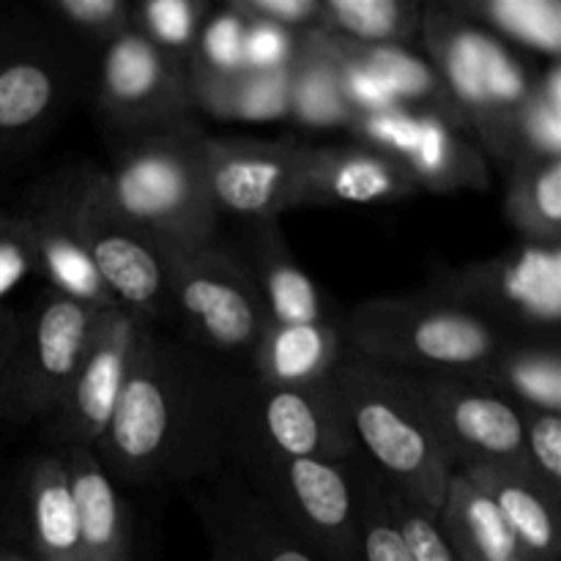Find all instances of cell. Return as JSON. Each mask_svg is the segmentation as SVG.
<instances>
[{
  "mask_svg": "<svg viewBox=\"0 0 561 561\" xmlns=\"http://www.w3.org/2000/svg\"><path fill=\"white\" fill-rule=\"evenodd\" d=\"M164 323L211 365L250 367L268 316L239 255L211 241L173 257Z\"/></svg>",
  "mask_w": 561,
  "mask_h": 561,
  "instance_id": "cell-7",
  "label": "cell"
},
{
  "mask_svg": "<svg viewBox=\"0 0 561 561\" xmlns=\"http://www.w3.org/2000/svg\"><path fill=\"white\" fill-rule=\"evenodd\" d=\"M420 0H321L323 31L367 47H411L420 38Z\"/></svg>",
  "mask_w": 561,
  "mask_h": 561,
  "instance_id": "cell-32",
  "label": "cell"
},
{
  "mask_svg": "<svg viewBox=\"0 0 561 561\" xmlns=\"http://www.w3.org/2000/svg\"><path fill=\"white\" fill-rule=\"evenodd\" d=\"M348 466L354 480L359 561H414L387 504L383 477L367 463L362 453L354 455Z\"/></svg>",
  "mask_w": 561,
  "mask_h": 561,
  "instance_id": "cell-34",
  "label": "cell"
},
{
  "mask_svg": "<svg viewBox=\"0 0 561 561\" xmlns=\"http://www.w3.org/2000/svg\"><path fill=\"white\" fill-rule=\"evenodd\" d=\"M96 113L126 137L186 124L195 110L190 71L142 38L135 27L102 47L91 75Z\"/></svg>",
  "mask_w": 561,
  "mask_h": 561,
  "instance_id": "cell-13",
  "label": "cell"
},
{
  "mask_svg": "<svg viewBox=\"0 0 561 561\" xmlns=\"http://www.w3.org/2000/svg\"><path fill=\"white\" fill-rule=\"evenodd\" d=\"M453 14L524 49L559 60L561 3L559 0H442Z\"/></svg>",
  "mask_w": 561,
  "mask_h": 561,
  "instance_id": "cell-30",
  "label": "cell"
},
{
  "mask_svg": "<svg viewBox=\"0 0 561 561\" xmlns=\"http://www.w3.org/2000/svg\"><path fill=\"white\" fill-rule=\"evenodd\" d=\"M195 110L222 121L288 118V71H239L228 77H192Z\"/></svg>",
  "mask_w": 561,
  "mask_h": 561,
  "instance_id": "cell-29",
  "label": "cell"
},
{
  "mask_svg": "<svg viewBox=\"0 0 561 561\" xmlns=\"http://www.w3.org/2000/svg\"><path fill=\"white\" fill-rule=\"evenodd\" d=\"M299 33L266 22H247L244 66L247 71H288L299 53Z\"/></svg>",
  "mask_w": 561,
  "mask_h": 561,
  "instance_id": "cell-41",
  "label": "cell"
},
{
  "mask_svg": "<svg viewBox=\"0 0 561 561\" xmlns=\"http://www.w3.org/2000/svg\"><path fill=\"white\" fill-rule=\"evenodd\" d=\"M211 403L228 447H250L283 458L345 463L359 447L334 381L279 387L247 367L211 365Z\"/></svg>",
  "mask_w": 561,
  "mask_h": 561,
  "instance_id": "cell-5",
  "label": "cell"
},
{
  "mask_svg": "<svg viewBox=\"0 0 561 561\" xmlns=\"http://www.w3.org/2000/svg\"><path fill=\"white\" fill-rule=\"evenodd\" d=\"M340 318L316 323H268L247 370L279 387L329 381L345 351Z\"/></svg>",
  "mask_w": 561,
  "mask_h": 561,
  "instance_id": "cell-25",
  "label": "cell"
},
{
  "mask_svg": "<svg viewBox=\"0 0 561 561\" xmlns=\"http://www.w3.org/2000/svg\"><path fill=\"white\" fill-rule=\"evenodd\" d=\"M75 225L82 247L115 305L146 323L168 321L173 257L168 247L115 211L102 186V170L77 168Z\"/></svg>",
  "mask_w": 561,
  "mask_h": 561,
  "instance_id": "cell-12",
  "label": "cell"
},
{
  "mask_svg": "<svg viewBox=\"0 0 561 561\" xmlns=\"http://www.w3.org/2000/svg\"><path fill=\"white\" fill-rule=\"evenodd\" d=\"M507 561H540V559H531V557H526V553H518V557H513V559H507Z\"/></svg>",
  "mask_w": 561,
  "mask_h": 561,
  "instance_id": "cell-45",
  "label": "cell"
},
{
  "mask_svg": "<svg viewBox=\"0 0 561 561\" xmlns=\"http://www.w3.org/2000/svg\"><path fill=\"white\" fill-rule=\"evenodd\" d=\"M332 381L367 463L394 491L438 518L455 463L411 376L343 351Z\"/></svg>",
  "mask_w": 561,
  "mask_h": 561,
  "instance_id": "cell-2",
  "label": "cell"
},
{
  "mask_svg": "<svg viewBox=\"0 0 561 561\" xmlns=\"http://www.w3.org/2000/svg\"><path fill=\"white\" fill-rule=\"evenodd\" d=\"M561 159V64L551 60L531 77V88L504 135L502 164Z\"/></svg>",
  "mask_w": 561,
  "mask_h": 561,
  "instance_id": "cell-31",
  "label": "cell"
},
{
  "mask_svg": "<svg viewBox=\"0 0 561 561\" xmlns=\"http://www.w3.org/2000/svg\"><path fill=\"white\" fill-rule=\"evenodd\" d=\"M208 561H219V559H214V557H208Z\"/></svg>",
  "mask_w": 561,
  "mask_h": 561,
  "instance_id": "cell-47",
  "label": "cell"
},
{
  "mask_svg": "<svg viewBox=\"0 0 561 561\" xmlns=\"http://www.w3.org/2000/svg\"><path fill=\"white\" fill-rule=\"evenodd\" d=\"M340 332L348 354L405 376H482L513 337L427 288L359 301Z\"/></svg>",
  "mask_w": 561,
  "mask_h": 561,
  "instance_id": "cell-3",
  "label": "cell"
},
{
  "mask_svg": "<svg viewBox=\"0 0 561 561\" xmlns=\"http://www.w3.org/2000/svg\"><path fill=\"white\" fill-rule=\"evenodd\" d=\"M485 378L524 411L561 414V351L551 337H510Z\"/></svg>",
  "mask_w": 561,
  "mask_h": 561,
  "instance_id": "cell-28",
  "label": "cell"
},
{
  "mask_svg": "<svg viewBox=\"0 0 561 561\" xmlns=\"http://www.w3.org/2000/svg\"><path fill=\"white\" fill-rule=\"evenodd\" d=\"M20 327H22V312L9 305L0 307V381H3L5 376V367H9L16 337H20Z\"/></svg>",
  "mask_w": 561,
  "mask_h": 561,
  "instance_id": "cell-43",
  "label": "cell"
},
{
  "mask_svg": "<svg viewBox=\"0 0 561 561\" xmlns=\"http://www.w3.org/2000/svg\"><path fill=\"white\" fill-rule=\"evenodd\" d=\"M69 474L71 496L80 524L82 559L85 561H135L129 507L118 485L104 471L96 449L58 447Z\"/></svg>",
  "mask_w": 561,
  "mask_h": 561,
  "instance_id": "cell-23",
  "label": "cell"
},
{
  "mask_svg": "<svg viewBox=\"0 0 561 561\" xmlns=\"http://www.w3.org/2000/svg\"><path fill=\"white\" fill-rule=\"evenodd\" d=\"M225 463L327 561H359L351 466L228 447Z\"/></svg>",
  "mask_w": 561,
  "mask_h": 561,
  "instance_id": "cell-10",
  "label": "cell"
},
{
  "mask_svg": "<svg viewBox=\"0 0 561 561\" xmlns=\"http://www.w3.org/2000/svg\"><path fill=\"white\" fill-rule=\"evenodd\" d=\"M383 493H387V504L392 510V518L398 524L400 535H403L405 546H409L411 559L414 561H458L453 548L444 540L442 529H438L436 518L416 507L414 502L394 491L387 480H383Z\"/></svg>",
  "mask_w": 561,
  "mask_h": 561,
  "instance_id": "cell-39",
  "label": "cell"
},
{
  "mask_svg": "<svg viewBox=\"0 0 561 561\" xmlns=\"http://www.w3.org/2000/svg\"><path fill=\"white\" fill-rule=\"evenodd\" d=\"M348 135L400 164L420 192L453 195L460 190H488L491 170L471 135L431 113L394 107L356 115Z\"/></svg>",
  "mask_w": 561,
  "mask_h": 561,
  "instance_id": "cell-15",
  "label": "cell"
},
{
  "mask_svg": "<svg viewBox=\"0 0 561 561\" xmlns=\"http://www.w3.org/2000/svg\"><path fill=\"white\" fill-rule=\"evenodd\" d=\"M47 14L71 38L107 47L131 27V3L126 0H47Z\"/></svg>",
  "mask_w": 561,
  "mask_h": 561,
  "instance_id": "cell-37",
  "label": "cell"
},
{
  "mask_svg": "<svg viewBox=\"0 0 561 561\" xmlns=\"http://www.w3.org/2000/svg\"><path fill=\"white\" fill-rule=\"evenodd\" d=\"M255 285L268 323H316L340 318L321 285L299 266L285 244L277 219L250 225L247 247L239 255Z\"/></svg>",
  "mask_w": 561,
  "mask_h": 561,
  "instance_id": "cell-22",
  "label": "cell"
},
{
  "mask_svg": "<svg viewBox=\"0 0 561 561\" xmlns=\"http://www.w3.org/2000/svg\"><path fill=\"white\" fill-rule=\"evenodd\" d=\"M455 469H526L524 409L480 376H411ZM529 471V469H526Z\"/></svg>",
  "mask_w": 561,
  "mask_h": 561,
  "instance_id": "cell-14",
  "label": "cell"
},
{
  "mask_svg": "<svg viewBox=\"0 0 561 561\" xmlns=\"http://www.w3.org/2000/svg\"><path fill=\"white\" fill-rule=\"evenodd\" d=\"M5 217H9V211H5V208H0V225L5 222Z\"/></svg>",
  "mask_w": 561,
  "mask_h": 561,
  "instance_id": "cell-46",
  "label": "cell"
},
{
  "mask_svg": "<svg viewBox=\"0 0 561 561\" xmlns=\"http://www.w3.org/2000/svg\"><path fill=\"white\" fill-rule=\"evenodd\" d=\"M458 561H507L524 553L491 499L455 469L436 518Z\"/></svg>",
  "mask_w": 561,
  "mask_h": 561,
  "instance_id": "cell-27",
  "label": "cell"
},
{
  "mask_svg": "<svg viewBox=\"0 0 561 561\" xmlns=\"http://www.w3.org/2000/svg\"><path fill=\"white\" fill-rule=\"evenodd\" d=\"M208 14L211 5L206 0H140L131 3V27L164 55L190 66Z\"/></svg>",
  "mask_w": 561,
  "mask_h": 561,
  "instance_id": "cell-35",
  "label": "cell"
},
{
  "mask_svg": "<svg viewBox=\"0 0 561 561\" xmlns=\"http://www.w3.org/2000/svg\"><path fill=\"white\" fill-rule=\"evenodd\" d=\"M458 471L491 499L526 557L561 561V499L546 491L526 469L463 466Z\"/></svg>",
  "mask_w": 561,
  "mask_h": 561,
  "instance_id": "cell-24",
  "label": "cell"
},
{
  "mask_svg": "<svg viewBox=\"0 0 561 561\" xmlns=\"http://www.w3.org/2000/svg\"><path fill=\"white\" fill-rule=\"evenodd\" d=\"M219 561H327L222 460L181 488Z\"/></svg>",
  "mask_w": 561,
  "mask_h": 561,
  "instance_id": "cell-17",
  "label": "cell"
},
{
  "mask_svg": "<svg viewBox=\"0 0 561 561\" xmlns=\"http://www.w3.org/2000/svg\"><path fill=\"white\" fill-rule=\"evenodd\" d=\"M524 449L529 474L561 499V414L524 411Z\"/></svg>",
  "mask_w": 561,
  "mask_h": 561,
  "instance_id": "cell-38",
  "label": "cell"
},
{
  "mask_svg": "<svg viewBox=\"0 0 561 561\" xmlns=\"http://www.w3.org/2000/svg\"><path fill=\"white\" fill-rule=\"evenodd\" d=\"M427 290L477 312L513 337L559 340V244L518 241L488 261L436 268Z\"/></svg>",
  "mask_w": 561,
  "mask_h": 561,
  "instance_id": "cell-9",
  "label": "cell"
},
{
  "mask_svg": "<svg viewBox=\"0 0 561 561\" xmlns=\"http://www.w3.org/2000/svg\"><path fill=\"white\" fill-rule=\"evenodd\" d=\"M203 137L206 131L192 121L126 137L110 170H102L115 211L175 255L211 244L217 233L219 217L203 186Z\"/></svg>",
  "mask_w": 561,
  "mask_h": 561,
  "instance_id": "cell-4",
  "label": "cell"
},
{
  "mask_svg": "<svg viewBox=\"0 0 561 561\" xmlns=\"http://www.w3.org/2000/svg\"><path fill=\"white\" fill-rule=\"evenodd\" d=\"M36 272L31 236L20 214H9L0 225V307H5V296L14 294L31 274Z\"/></svg>",
  "mask_w": 561,
  "mask_h": 561,
  "instance_id": "cell-42",
  "label": "cell"
},
{
  "mask_svg": "<svg viewBox=\"0 0 561 561\" xmlns=\"http://www.w3.org/2000/svg\"><path fill=\"white\" fill-rule=\"evenodd\" d=\"M288 118L307 131H348L354 121L323 27L301 33L299 53L288 66Z\"/></svg>",
  "mask_w": 561,
  "mask_h": 561,
  "instance_id": "cell-26",
  "label": "cell"
},
{
  "mask_svg": "<svg viewBox=\"0 0 561 561\" xmlns=\"http://www.w3.org/2000/svg\"><path fill=\"white\" fill-rule=\"evenodd\" d=\"M504 214L531 244L561 241V159L524 162L510 168Z\"/></svg>",
  "mask_w": 561,
  "mask_h": 561,
  "instance_id": "cell-33",
  "label": "cell"
},
{
  "mask_svg": "<svg viewBox=\"0 0 561 561\" xmlns=\"http://www.w3.org/2000/svg\"><path fill=\"white\" fill-rule=\"evenodd\" d=\"M247 22L228 3L206 16L186 71L192 77H228L247 71L244 66Z\"/></svg>",
  "mask_w": 561,
  "mask_h": 561,
  "instance_id": "cell-36",
  "label": "cell"
},
{
  "mask_svg": "<svg viewBox=\"0 0 561 561\" xmlns=\"http://www.w3.org/2000/svg\"><path fill=\"white\" fill-rule=\"evenodd\" d=\"M75 170H60L33 186L20 217L31 236L36 272L49 290L96 310H115V299L99 279L75 225Z\"/></svg>",
  "mask_w": 561,
  "mask_h": 561,
  "instance_id": "cell-19",
  "label": "cell"
},
{
  "mask_svg": "<svg viewBox=\"0 0 561 561\" xmlns=\"http://www.w3.org/2000/svg\"><path fill=\"white\" fill-rule=\"evenodd\" d=\"M420 38L480 151L502 162L504 135L531 88V71L499 38L444 3L422 5Z\"/></svg>",
  "mask_w": 561,
  "mask_h": 561,
  "instance_id": "cell-8",
  "label": "cell"
},
{
  "mask_svg": "<svg viewBox=\"0 0 561 561\" xmlns=\"http://www.w3.org/2000/svg\"><path fill=\"white\" fill-rule=\"evenodd\" d=\"M228 5L244 22H266L299 36L323 27L321 0H228Z\"/></svg>",
  "mask_w": 561,
  "mask_h": 561,
  "instance_id": "cell-40",
  "label": "cell"
},
{
  "mask_svg": "<svg viewBox=\"0 0 561 561\" xmlns=\"http://www.w3.org/2000/svg\"><path fill=\"white\" fill-rule=\"evenodd\" d=\"M0 561H33V559L5 537V540H0Z\"/></svg>",
  "mask_w": 561,
  "mask_h": 561,
  "instance_id": "cell-44",
  "label": "cell"
},
{
  "mask_svg": "<svg viewBox=\"0 0 561 561\" xmlns=\"http://www.w3.org/2000/svg\"><path fill=\"white\" fill-rule=\"evenodd\" d=\"M420 195L411 175L370 146L310 148L296 186V206H373Z\"/></svg>",
  "mask_w": 561,
  "mask_h": 561,
  "instance_id": "cell-21",
  "label": "cell"
},
{
  "mask_svg": "<svg viewBox=\"0 0 561 561\" xmlns=\"http://www.w3.org/2000/svg\"><path fill=\"white\" fill-rule=\"evenodd\" d=\"M93 449L115 485L184 488L222 466L211 362L146 323L113 420Z\"/></svg>",
  "mask_w": 561,
  "mask_h": 561,
  "instance_id": "cell-1",
  "label": "cell"
},
{
  "mask_svg": "<svg viewBox=\"0 0 561 561\" xmlns=\"http://www.w3.org/2000/svg\"><path fill=\"white\" fill-rule=\"evenodd\" d=\"M310 146L294 137H203V186L214 211L257 225L294 208Z\"/></svg>",
  "mask_w": 561,
  "mask_h": 561,
  "instance_id": "cell-16",
  "label": "cell"
},
{
  "mask_svg": "<svg viewBox=\"0 0 561 561\" xmlns=\"http://www.w3.org/2000/svg\"><path fill=\"white\" fill-rule=\"evenodd\" d=\"M82 82L77 38L53 20H0V162L38 146L69 113Z\"/></svg>",
  "mask_w": 561,
  "mask_h": 561,
  "instance_id": "cell-6",
  "label": "cell"
},
{
  "mask_svg": "<svg viewBox=\"0 0 561 561\" xmlns=\"http://www.w3.org/2000/svg\"><path fill=\"white\" fill-rule=\"evenodd\" d=\"M9 540L33 561H85L75 496L60 449L36 455L22 469L11 502Z\"/></svg>",
  "mask_w": 561,
  "mask_h": 561,
  "instance_id": "cell-20",
  "label": "cell"
},
{
  "mask_svg": "<svg viewBox=\"0 0 561 561\" xmlns=\"http://www.w3.org/2000/svg\"><path fill=\"white\" fill-rule=\"evenodd\" d=\"M102 312L49 288L22 312L20 337L0 381V420L25 425L58 411Z\"/></svg>",
  "mask_w": 561,
  "mask_h": 561,
  "instance_id": "cell-11",
  "label": "cell"
},
{
  "mask_svg": "<svg viewBox=\"0 0 561 561\" xmlns=\"http://www.w3.org/2000/svg\"><path fill=\"white\" fill-rule=\"evenodd\" d=\"M142 327L146 321L124 307L99 316L80 370L71 378L58 411L47 420L58 447H96L126 387Z\"/></svg>",
  "mask_w": 561,
  "mask_h": 561,
  "instance_id": "cell-18",
  "label": "cell"
}]
</instances>
